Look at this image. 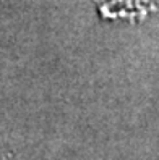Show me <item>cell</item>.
I'll return each instance as SVG.
<instances>
[{
    "label": "cell",
    "instance_id": "1",
    "mask_svg": "<svg viewBox=\"0 0 159 160\" xmlns=\"http://www.w3.org/2000/svg\"><path fill=\"white\" fill-rule=\"evenodd\" d=\"M98 13L102 20L130 18L136 21L138 16L143 18L148 13V0H94Z\"/></svg>",
    "mask_w": 159,
    "mask_h": 160
}]
</instances>
